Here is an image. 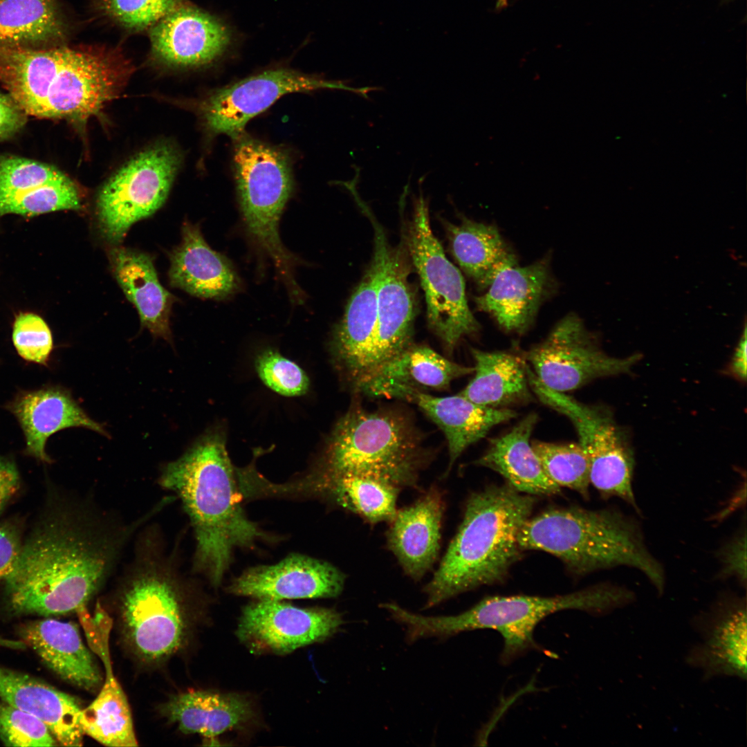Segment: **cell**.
Here are the masks:
<instances>
[{"label":"cell","instance_id":"1","mask_svg":"<svg viewBox=\"0 0 747 747\" xmlns=\"http://www.w3.org/2000/svg\"><path fill=\"white\" fill-rule=\"evenodd\" d=\"M134 71L116 48L0 47V86L26 115L86 122L120 96Z\"/></svg>","mask_w":747,"mask_h":747},{"label":"cell","instance_id":"2","mask_svg":"<svg viewBox=\"0 0 747 747\" xmlns=\"http://www.w3.org/2000/svg\"><path fill=\"white\" fill-rule=\"evenodd\" d=\"M117 537L89 521L45 526L21 545L4 580L12 611L49 617L85 608L111 569Z\"/></svg>","mask_w":747,"mask_h":747},{"label":"cell","instance_id":"3","mask_svg":"<svg viewBox=\"0 0 747 747\" xmlns=\"http://www.w3.org/2000/svg\"><path fill=\"white\" fill-rule=\"evenodd\" d=\"M223 436L210 433L167 464L160 483L178 495L194 528L196 560L214 585L221 583L235 548L267 538L245 514Z\"/></svg>","mask_w":747,"mask_h":747},{"label":"cell","instance_id":"4","mask_svg":"<svg viewBox=\"0 0 747 747\" xmlns=\"http://www.w3.org/2000/svg\"><path fill=\"white\" fill-rule=\"evenodd\" d=\"M535 504V496L508 484L488 486L472 494L456 535L424 587V609L504 581L520 559L519 533Z\"/></svg>","mask_w":747,"mask_h":747},{"label":"cell","instance_id":"5","mask_svg":"<svg viewBox=\"0 0 747 747\" xmlns=\"http://www.w3.org/2000/svg\"><path fill=\"white\" fill-rule=\"evenodd\" d=\"M522 550L559 558L576 575L618 566L641 571L658 595L664 592L662 565L648 551L638 523L614 508H553L530 517L518 536Z\"/></svg>","mask_w":747,"mask_h":747},{"label":"cell","instance_id":"6","mask_svg":"<svg viewBox=\"0 0 747 747\" xmlns=\"http://www.w3.org/2000/svg\"><path fill=\"white\" fill-rule=\"evenodd\" d=\"M636 600L629 589L609 583L571 593L551 596L515 595L486 597L454 616H424L409 611L402 616L409 643L428 637L447 638L463 631L492 629L503 638L502 663L510 662L536 647L533 632L546 617L557 611L578 609L602 616Z\"/></svg>","mask_w":747,"mask_h":747},{"label":"cell","instance_id":"7","mask_svg":"<svg viewBox=\"0 0 747 747\" xmlns=\"http://www.w3.org/2000/svg\"><path fill=\"white\" fill-rule=\"evenodd\" d=\"M427 455L404 416L394 411L354 407L335 425L317 474L368 477L400 490L416 486Z\"/></svg>","mask_w":747,"mask_h":747},{"label":"cell","instance_id":"8","mask_svg":"<svg viewBox=\"0 0 747 747\" xmlns=\"http://www.w3.org/2000/svg\"><path fill=\"white\" fill-rule=\"evenodd\" d=\"M233 140L235 181L246 232L256 248L271 259L290 299L298 300L304 295L295 276L299 261L285 248L278 230L293 190L289 156L244 132Z\"/></svg>","mask_w":747,"mask_h":747},{"label":"cell","instance_id":"9","mask_svg":"<svg viewBox=\"0 0 747 747\" xmlns=\"http://www.w3.org/2000/svg\"><path fill=\"white\" fill-rule=\"evenodd\" d=\"M407 244L423 289L428 324L449 351L480 325L468 304L463 277L446 257L430 223L428 205L422 194L416 201Z\"/></svg>","mask_w":747,"mask_h":747},{"label":"cell","instance_id":"10","mask_svg":"<svg viewBox=\"0 0 747 747\" xmlns=\"http://www.w3.org/2000/svg\"><path fill=\"white\" fill-rule=\"evenodd\" d=\"M530 386L542 403L574 425L589 460L590 483L604 498L618 497L640 513L632 488L634 455L609 411L552 390L536 377L531 379Z\"/></svg>","mask_w":747,"mask_h":747},{"label":"cell","instance_id":"11","mask_svg":"<svg viewBox=\"0 0 747 747\" xmlns=\"http://www.w3.org/2000/svg\"><path fill=\"white\" fill-rule=\"evenodd\" d=\"M179 165L176 150L158 144L134 156L107 181L97 199L100 228L107 240L120 243L133 223L164 204Z\"/></svg>","mask_w":747,"mask_h":747},{"label":"cell","instance_id":"12","mask_svg":"<svg viewBox=\"0 0 747 747\" xmlns=\"http://www.w3.org/2000/svg\"><path fill=\"white\" fill-rule=\"evenodd\" d=\"M183 603L176 583L160 570L145 571L130 582L121 599V623L140 657L160 661L183 647L187 628Z\"/></svg>","mask_w":747,"mask_h":747},{"label":"cell","instance_id":"13","mask_svg":"<svg viewBox=\"0 0 747 747\" xmlns=\"http://www.w3.org/2000/svg\"><path fill=\"white\" fill-rule=\"evenodd\" d=\"M640 358L638 353L620 358L605 353L575 314L562 319L545 340L525 354L538 380L562 393L596 378L626 374Z\"/></svg>","mask_w":747,"mask_h":747},{"label":"cell","instance_id":"14","mask_svg":"<svg viewBox=\"0 0 747 747\" xmlns=\"http://www.w3.org/2000/svg\"><path fill=\"white\" fill-rule=\"evenodd\" d=\"M322 89L356 91L342 82L328 81L287 68L270 69L214 91L201 104L207 129L235 138L246 123L284 95Z\"/></svg>","mask_w":747,"mask_h":747},{"label":"cell","instance_id":"15","mask_svg":"<svg viewBox=\"0 0 747 747\" xmlns=\"http://www.w3.org/2000/svg\"><path fill=\"white\" fill-rule=\"evenodd\" d=\"M365 212L374 229L372 260L377 268L378 288L376 333L364 376L410 346L416 311L400 251L390 247L379 223Z\"/></svg>","mask_w":747,"mask_h":747},{"label":"cell","instance_id":"16","mask_svg":"<svg viewBox=\"0 0 747 747\" xmlns=\"http://www.w3.org/2000/svg\"><path fill=\"white\" fill-rule=\"evenodd\" d=\"M344 623L341 614L327 608H299L280 600H259L246 606L237 634L255 652L288 654L324 641Z\"/></svg>","mask_w":747,"mask_h":747},{"label":"cell","instance_id":"17","mask_svg":"<svg viewBox=\"0 0 747 747\" xmlns=\"http://www.w3.org/2000/svg\"><path fill=\"white\" fill-rule=\"evenodd\" d=\"M746 596L726 593L692 620L701 640L689 650L685 662L701 671L703 681L720 676L746 680Z\"/></svg>","mask_w":747,"mask_h":747},{"label":"cell","instance_id":"18","mask_svg":"<svg viewBox=\"0 0 747 747\" xmlns=\"http://www.w3.org/2000/svg\"><path fill=\"white\" fill-rule=\"evenodd\" d=\"M77 613L90 649L100 658L106 674L96 698L82 710L83 732L104 746H136L130 707L112 667L109 643L112 620L100 605L93 616L86 608Z\"/></svg>","mask_w":747,"mask_h":747},{"label":"cell","instance_id":"19","mask_svg":"<svg viewBox=\"0 0 747 747\" xmlns=\"http://www.w3.org/2000/svg\"><path fill=\"white\" fill-rule=\"evenodd\" d=\"M81 208L76 185L57 168L24 158L0 157V217Z\"/></svg>","mask_w":747,"mask_h":747},{"label":"cell","instance_id":"20","mask_svg":"<svg viewBox=\"0 0 747 747\" xmlns=\"http://www.w3.org/2000/svg\"><path fill=\"white\" fill-rule=\"evenodd\" d=\"M345 575L331 564L291 554L279 563L245 571L229 591L258 600L335 598L342 591Z\"/></svg>","mask_w":747,"mask_h":747},{"label":"cell","instance_id":"21","mask_svg":"<svg viewBox=\"0 0 747 747\" xmlns=\"http://www.w3.org/2000/svg\"><path fill=\"white\" fill-rule=\"evenodd\" d=\"M150 38L152 51L161 62L195 67L222 55L231 36L214 17L192 6H177L152 26Z\"/></svg>","mask_w":747,"mask_h":747},{"label":"cell","instance_id":"22","mask_svg":"<svg viewBox=\"0 0 747 747\" xmlns=\"http://www.w3.org/2000/svg\"><path fill=\"white\" fill-rule=\"evenodd\" d=\"M549 261L546 257L528 266L504 268L487 292L474 298L477 308L491 315L505 330L524 333L553 290Z\"/></svg>","mask_w":747,"mask_h":747},{"label":"cell","instance_id":"23","mask_svg":"<svg viewBox=\"0 0 747 747\" xmlns=\"http://www.w3.org/2000/svg\"><path fill=\"white\" fill-rule=\"evenodd\" d=\"M474 372L448 360L426 346H409L381 363L355 385L371 396L403 398L412 389H444L450 382Z\"/></svg>","mask_w":747,"mask_h":747},{"label":"cell","instance_id":"24","mask_svg":"<svg viewBox=\"0 0 747 747\" xmlns=\"http://www.w3.org/2000/svg\"><path fill=\"white\" fill-rule=\"evenodd\" d=\"M444 510L442 492L432 487L414 504L396 510L389 522L388 548L414 580H421L438 556Z\"/></svg>","mask_w":747,"mask_h":747},{"label":"cell","instance_id":"25","mask_svg":"<svg viewBox=\"0 0 747 747\" xmlns=\"http://www.w3.org/2000/svg\"><path fill=\"white\" fill-rule=\"evenodd\" d=\"M0 697L42 720L61 745H82V708L73 697L27 674L0 665Z\"/></svg>","mask_w":747,"mask_h":747},{"label":"cell","instance_id":"26","mask_svg":"<svg viewBox=\"0 0 747 747\" xmlns=\"http://www.w3.org/2000/svg\"><path fill=\"white\" fill-rule=\"evenodd\" d=\"M19 635L26 647L62 679L87 690L100 684L98 665L75 623L44 618L23 625Z\"/></svg>","mask_w":747,"mask_h":747},{"label":"cell","instance_id":"27","mask_svg":"<svg viewBox=\"0 0 747 747\" xmlns=\"http://www.w3.org/2000/svg\"><path fill=\"white\" fill-rule=\"evenodd\" d=\"M170 284L194 296L223 299L241 288L240 279L224 255L206 243L197 225L185 222L181 244L170 255Z\"/></svg>","mask_w":747,"mask_h":747},{"label":"cell","instance_id":"28","mask_svg":"<svg viewBox=\"0 0 747 747\" xmlns=\"http://www.w3.org/2000/svg\"><path fill=\"white\" fill-rule=\"evenodd\" d=\"M418 407L442 430L448 445L449 467L463 452L495 425L517 416L510 409L476 404L459 394L438 397L412 389L403 398Z\"/></svg>","mask_w":747,"mask_h":747},{"label":"cell","instance_id":"29","mask_svg":"<svg viewBox=\"0 0 747 747\" xmlns=\"http://www.w3.org/2000/svg\"><path fill=\"white\" fill-rule=\"evenodd\" d=\"M12 412L23 430L27 452L48 461L47 439L68 427H82L107 435L102 426L91 419L69 393L59 388H46L22 394L12 405Z\"/></svg>","mask_w":747,"mask_h":747},{"label":"cell","instance_id":"30","mask_svg":"<svg viewBox=\"0 0 747 747\" xmlns=\"http://www.w3.org/2000/svg\"><path fill=\"white\" fill-rule=\"evenodd\" d=\"M377 268L371 266L352 294L335 329L332 352L356 384L365 374L377 324Z\"/></svg>","mask_w":747,"mask_h":747},{"label":"cell","instance_id":"31","mask_svg":"<svg viewBox=\"0 0 747 747\" xmlns=\"http://www.w3.org/2000/svg\"><path fill=\"white\" fill-rule=\"evenodd\" d=\"M537 421V415L531 413L506 434L491 439L488 450L474 463L497 472L519 492L553 495L560 487L547 476L530 443Z\"/></svg>","mask_w":747,"mask_h":747},{"label":"cell","instance_id":"32","mask_svg":"<svg viewBox=\"0 0 747 747\" xmlns=\"http://www.w3.org/2000/svg\"><path fill=\"white\" fill-rule=\"evenodd\" d=\"M113 274L136 306L142 325L155 337L170 341L169 315L174 300L158 281L151 257L121 247L110 250Z\"/></svg>","mask_w":747,"mask_h":747},{"label":"cell","instance_id":"33","mask_svg":"<svg viewBox=\"0 0 747 747\" xmlns=\"http://www.w3.org/2000/svg\"><path fill=\"white\" fill-rule=\"evenodd\" d=\"M163 710L181 732L209 738L243 725L253 714L250 703L243 696L205 690L178 694Z\"/></svg>","mask_w":747,"mask_h":747},{"label":"cell","instance_id":"34","mask_svg":"<svg viewBox=\"0 0 747 747\" xmlns=\"http://www.w3.org/2000/svg\"><path fill=\"white\" fill-rule=\"evenodd\" d=\"M68 36L58 0H0V47L44 49Z\"/></svg>","mask_w":747,"mask_h":747},{"label":"cell","instance_id":"35","mask_svg":"<svg viewBox=\"0 0 747 747\" xmlns=\"http://www.w3.org/2000/svg\"><path fill=\"white\" fill-rule=\"evenodd\" d=\"M475 375L459 393L470 401L486 407H503L531 400L526 365L505 351L470 349Z\"/></svg>","mask_w":747,"mask_h":747},{"label":"cell","instance_id":"36","mask_svg":"<svg viewBox=\"0 0 747 747\" xmlns=\"http://www.w3.org/2000/svg\"><path fill=\"white\" fill-rule=\"evenodd\" d=\"M446 228L453 257L481 289L487 288L500 271L517 264L495 226L463 218L459 225L448 223Z\"/></svg>","mask_w":747,"mask_h":747},{"label":"cell","instance_id":"37","mask_svg":"<svg viewBox=\"0 0 747 747\" xmlns=\"http://www.w3.org/2000/svg\"><path fill=\"white\" fill-rule=\"evenodd\" d=\"M304 483L369 523L389 522L397 510L400 489L377 479L352 474H316Z\"/></svg>","mask_w":747,"mask_h":747},{"label":"cell","instance_id":"38","mask_svg":"<svg viewBox=\"0 0 747 747\" xmlns=\"http://www.w3.org/2000/svg\"><path fill=\"white\" fill-rule=\"evenodd\" d=\"M532 448L547 476L558 486L589 496L590 463L580 443L557 444L535 441Z\"/></svg>","mask_w":747,"mask_h":747},{"label":"cell","instance_id":"39","mask_svg":"<svg viewBox=\"0 0 747 747\" xmlns=\"http://www.w3.org/2000/svg\"><path fill=\"white\" fill-rule=\"evenodd\" d=\"M0 739L8 746H53L57 742L42 720L3 701L0 702Z\"/></svg>","mask_w":747,"mask_h":747},{"label":"cell","instance_id":"40","mask_svg":"<svg viewBox=\"0 0 747 747\" xmlns=\"http://www.w3.org/2000/svg\"><path fill=\"white\" fill-rule=\"evenodd\" d=\"M255 365L261 381L277 394L297 396L308 390L309 379L305 371L275 350L262 351L257 356Z\"/></svg>","mask_w":747,"mask_h":747},{"label":"cell","instance_id":"41","mask_svg":"<svg viewBox=\"0 0 747 747\" xmlns=\"http://www.w3.org/2000/svg\"><path fill=\"white\" fill-rule=\"evenodd\" d=\"M92 1L104 15L133 30L153 26L178 6L176 0Z\"/></svg>","mask_w":747,"mask_h":747},{"label":"cell","instance_id":"42","mask_svg":"<svg viewBox=\"0 0 747 747\" xmlns=\"http://www.w3.org/2000/svg\"><path fill=\"white\" fill-rule=\"evenodd\" d=\"M12 342L24 359L44 365L53 349L51 331L46 322L33 313H21L12 327Z\"/></svg>","mask_w":747,"mask_h":747},{"label":"cell","instance_id":"43","mask_svg":"<svg viewBox=\"0 0 747 747\" xmlns=\"http://www.w3.org/2000/svg\"><path fill=\"white\" fill-rule=\"evenodd\" d=\"M721 569L717 578L735 577L744 588L746 587V529L744 526L727 542L717 553Z\"/></svg>","mask_w":747,"mask_h":747},{"label":"cell","instance_id":"44","mask_svg":"<svg viewBox=\"0 0 747 747\" xmlns=\"http://www.w3.org/2000/svg\"><path fill=\"white\" fill-rule=\"evenodd\" d=\"M26 116L6 94L0 93V142L19 131Z\"/></svg>","mask_w":747,"mask_h":747},{"label":"cell","instance_id":"45","mask_svg":"<svg viewBox=\"0 0 747 747\" xmlns=\"http://www.w3.org/2000/svg\"><path fill=\"white\" fill-rule=\"evenodd\" d=\"M22 544L17 533L10 526H0V581L11 571Z\"/></svg>","mask_w":747,"mask_h":747},{"label":"cell","instance_id":"46","mask_svg":"<svg viewBox=\"0 0 747 747\" xmlns=\"http://www.w3.org/2000/svg\"><path fill=\"white\" fill-rule=\"evenodd\" d=\"M19 485V477L15 465L0 458V513L5 508Z\"/></svg>","mask_w":747,"mask_h":747},{"label":"cell","instance_id":"47","mask_svg":"<svg viewBox=\"0 0 747 747\" xmlns=\"http://www.w3.org/2000/svg\"><path fill=\"white\" fill-rule=\"evenodd\" d=\"M746 329L745 327L744 333L735 348L728 370L732 376L741 382H745L746 380Z\"/></svg>","mask_w":747,"mask_h":747},{"label":"cell","instance_id":"48","mask_svg":"<svg viewBox=\"0 0 747 747\" xmlns=\"http://www.w3.org/2000/svg\"><path fill=\"white\" fill-rule=\"evenodd\" d=\"M0 647L12 649H24L26 647V645L21 640H15L0 637Z\"/></svg>","mask_w":747,"mask_h":747},{"label":"cell","instance_id":"49","mask_svg":"<svg viewBox=\"0 0 747 747\" xmlns=\"http://www.w3.org/2000/svg\"><path fill=\"white\" fill-rule=\"evenodd\" d=\"M724 1H730V0H724Z\"/></svg>","mask_w":747,"mask_h":747}]
</instances>
